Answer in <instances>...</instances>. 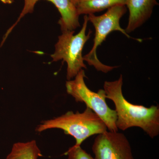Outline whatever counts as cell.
Wrapping results in <instances>:
<instances>
[{"instance_id":"6da1fadb","label":"cell","mask_w":159,"mask_h":159,"mask_svg":"<svg viewBox=\"0 0 159 159\" xmlns=\"http://www.w3.org/2000/svg\"><path fill=\"white\" fill-rule=\"evenodd\" d=\"M123 77L114 81H106L103 85L106 98L115 104L118 129L124 131L133 127L142 129L152 139L159 134V107L136 105L126 100L122 93Z\"/></svg>"},{"instance_id":"7a4b0ae2","label":"cell","mask_w":159,"mask_h":159,"mask_svg":"<svg viewBox=\"0 0 159 159\" xmlns=\"http://www.w3.org/2000/svg\"><path fill=\"white\" fill-rule=\"evenodd\" d=\"M51 129H62L66 134L74 137L75 145L80 146L89 137L107 130L102 119L88 107L82 113L69 111L60 116L43 121L36 129L42 132Z\"/></svg>"},{"instance_id":"3957f363","label":"cell","mask_w":159,"mask_h":159,"mask_svg":"<svg viewBox=\"0 0 159 159\" xmlns=\"http://www.w3.org/2000/svg\"><path fill=\"white\" fill-rule=\"evenodd\" d=\"M89 21L88 16H84L82 29L77 34H74V31H62L55 45V52L51 55L53 61L63 60L66 62V77L68 80L76 77L80 70L87 69L82 51L92 33V30H89L86 34Z\"/></svg>"},{"instance_id":"277c9868","label":"cell","mask_w":159,"mask_h":159,"mask_svg":"<svg viewBox=\"0 0 159 159\" xmlns=\"http://www.w3.org/2000/svg\"><path fill=\"white\" fill-rule=\"evenodd\" d=\"M127 8L125 5H118L109 9L104 14L96 16L89 15V21L95 29L94 44L90 51L83 56L84 60L89 65L93 66L98 71L107 73L116 68L117 66H111L102 64L97 57V50L111 32L119 31L128 38H132L122 29L120 25V20L126 13Z\"/></svg>"},{"instance_id":"5b68a950","label":"cell","mask_w":159,"mask_h":159,"mask_svg":"<svg viewBox=\"0 0 159 159\" xmlns=\"http://www.w3.org/2000/svg\"><path fill=\"white\" fill-rule=\"evenodd\" d=\"M84 70H81L73 80L66 82L67 93L77 102H84L87 107L92 110L105 123L110 131H118L116 122L117 116L116 111L109 107L106 101V94L103 89L97 93L91 91L84 82Z\"/></svg>"},{"instance_id":"8992f818","label":"cell","mask_w":159,"mask_h":159,"mask_svg":"<svg viewBox=\"0 0 159 159\" xmlns=\"http://www.w3.org/2000/svg\"><path fill=\"white\" fill-rule=\"evenodd\" d=\"M94 159H134L124 134L106 131L97 134L92 146Z\"/></svg>"},{"instance_id":"52a82bcc","label":"cell","mask_w":159,"mask_h":159,"mask_svg":"<svg viewBox=\"0 0 159 159\" xmlns=\"http://www.w3.org/2000/svg\"><path fill=\"white\" fill-rule=\"evenodd\" d=\"M39 0H25V5L17 21L7 32L10 31L19 22L21 19L29 13H32L35 4ZM56 6L60 13L61 17L58 21L61 31H74L80 26L79 21V15L77 12L76 6L70 0H48Z\"/></svg>"},{"instance_id":"ba28073f","label":"cell","mask_w":159,"mask_h":159,"mask_svg":"<svg viewBox=\"0 0 159 159\" xmlns=\"http://www.w3.org/2000/svg\"><path fill=\"white\" fill-rule=\"evenodd\" d=\"M157 5V0H126L129 16L125 32L128 34L142 26L151 17L154 7Z\"/></svg>"},{"instance_id":"9c48e42d","label":"cell","mask_w":159,"mask_h":159,"mask_svg":"<svg viewBox=\"0 0 159 159\" xmlns=\"http://www.w3.org/2000/svg\"><path fill=\"white\" fill-rule=\"evenodd\" d=\"M126 0H79L76 5L79 15L94 14L118 5H125Z\"/></svg>"},{"instance_id":"30bf717a","label":"cell","mask_w":159,"mask_h":159,"mask_svg":"<svg viewBox=\"0 0 159 159\" xmlns=\"http://www.w3.org/2000/svg\"><path fill=\"white\" fill-rule=\"evenodd\" d=\"M42 156L34 140L27 142H17L12 146L6 159H38Z\"/></svg>"},{"instance_id":"8fae6325","label":"cell","mask_w":159,"mask_h":159,"mask_svg":"<svg viewBox=\"0 0 159 159\" xmlns=\"http://www.w3.org/2000/svg\"><path fill=\"white\" fill-rule=\"evenodd\" d=\"M64 154L67 156L68 159H94L80 145H75L72 146Z\"/></svg>"},{"instance_id":"7c38bea8","label":"cell","mask_w":159,"mask_h":159,"mask_svg":"<svg viewBox=\"0 0 159 159\" xmlns=\"http://www.w3.org/2000/svg\"><path fill=\"white\" fill-rule=\"evenodd\" d=\"M0 1L5 4H11L13 2V0H0Z\"/></svg>"},{"instance_id":"4fadbf2b","label":"cell","mask_w":159,"mask_h":159,"mask_svg":"<svg viewBox=\"0 0 159 159\" xmlns=\"http://www.w3.org/2000/svg\"><path fill=\"white\" fill-rule=\"evenodd\" d=\"M70 1L71 2L74 4V6H76V5H77V3H78V1H79V0H70Z\"/></svg>"}]
</instances>
